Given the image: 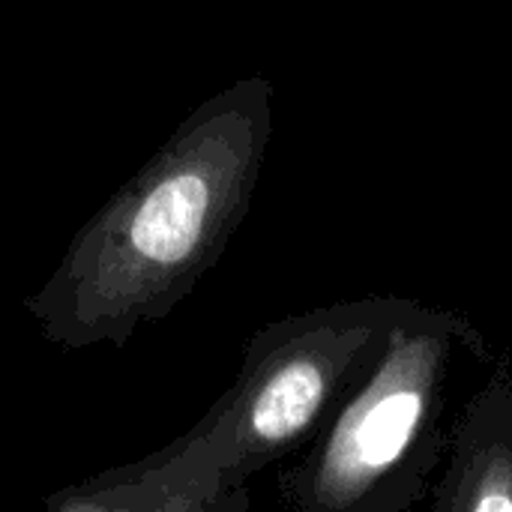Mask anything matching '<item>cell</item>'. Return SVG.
<instances>
[{
	"label": "cell",
	"instance_id": "cell-1",
	"mask_svg": "<svg viewBox=\"0 0 512 512\" xmlns=\"http://www.w3.org/2000/svg\"><path fill=\"white\" fill-rule=\"evenodd\" d=\"M270 135L273 90L264 78L201 102L24 300L42 336L63 351L123 348L141 327L165 321L249 213Z\"/></svg>",
	"mask_w": 512,
	"mask_h": 512
},
{
	"label": "cell",
	"instance_id": "cell-2",
	"mask_svg": "<svg viewBox=\"0 0 512 512\" xmlns=\"http://www.w3.org/2000/svg\"><path fill=\"white\" fill-rule=\"evenodd\" d=\"M408 300L360 297L261 327L237 381L165 450L51 498L60 510H222L243 483L303 444L375 366Z\"/></svg>",
	"mask_w": 512,
	"mask_h": 512
},
{
	"label": "cell",
	"instance_id": "cell-3",
	"mask_svg": "<svg viewBox=\"0 0 512 512\" xmlns=\"http://www.w3.org/2000/svg\"><path fill=\"white\" fill-rule=\"evenodd\" d=\"M474 345L483 342L468 321L408 300L363 384L288 477L291 501L321 512L408 510L450 447L456 354Z\"/></svg>",
	"mask_w": 512,
	"mask_h": 512
},
{
	"label": "cell",
	"instance_id": "cell-4",
	"mask_svg": "<svg viewBox=\"0 0 512 512\" xmlns=\"http://www.w3.org/2000/svg\"><path fill=\"white\" fill-rule=\"evenodd\" d=\"M438 510L512 512V369L501 366L480 390L453 438Z\"/></svg>",
	"mask_w": 512,
	"mask_h": 512
}]
</instances>
